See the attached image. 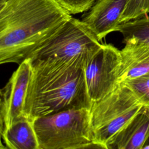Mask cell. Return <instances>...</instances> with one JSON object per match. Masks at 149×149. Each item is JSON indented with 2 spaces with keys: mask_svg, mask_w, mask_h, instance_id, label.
<instances>
[{
  "mask_svg": "<svg viewBox=\"0 0 149 149\" xmlns=\"http://www.w3.org/2000/svg\"><path fill=\"white\" fill-rule=\"evenodd\" d=\"M149 137V107L142 109L107 143V149H143Z\"/></svg>",
  "mask_w": 149,
  "mask_h": 149,
  "instance_id": "cell-9",
  "label": "cell"
},
{
  "mask_svg": "<svg viewBox=\"0 0 149 149\" xmlns=\"http://www.w3.org/2000/svg\"><path fill=\"white\" fill-rule=\"evenodd\" d=\"M149 13V0H129L120 19V24L134 20Z\"/></svg>",
  "mask_w": 149,
  "mask_h": 149,
  "instance_id": "cell-14",
  "label": "cell"
},
{
  "mask_svg": "<svg viewBox=\"0 0 149 149\" xmlns=\"http://www.w3.org/2000/svg\"><path fill=\"white\" fill-rule=\"evenodd\" d=\"M120 50L111 44H102L83 69L86 87L92 104L117 88L120 84Z\"/></svg>",
  "mask_w": 149,
  "mask_h": 149,
  "instance_id": "cell-6",
  "label": "cell"
},
{
  "mask_svg": "<svg viewBox=\"0 0 149 149\" xmlns=\"http://www.w3.org/2000/svg\"><path fill=\"white\" fill-rule=\"evenodd\" d=\"M30 62L32 74L24 105V114L29 119L33 121L72 108L90 109L92 102L83 69L48 62Z\"/></svg>",
  "mask_w": 149,
  "mask_h": 149,
  "instance_id": "cell-2",
  "label": "cell"
},
{
  "mask_svg": "<svg viewBox=\"0 0 149 149\" xmlns=\"http://www.w3.org/2000/svg\"><path fill=\"white\" fill-rule=\"evenodd\" d=\"M81 21L71 17L28 59L84 69L102 44Z\"/></svg>",
  "mask_w": 149,
  "mask_h": 149,
  "instance_id": "cell-3",
  "label": "cell"
},
{
  "mask_svg": "<svg viewBox=\"0 0 149 149\" xmlns=\"http://www.w3.org/2000/svg\"><path fill=\"white\" fill-rule=\"evenodd\" d=\"M123 84L144 106L149 107V74L125 80Z\"/></svg>",
  "mask_w": 149,
  "mask_h": 149,
  "instance_id": "cell-13",
  "label": "cell"
},
{
  "mask_svg": "<svg viewBox=\"0 0 149 149\" xmlns=\"http://www.w3.org/2000/svg\"><path fill=\"white\" fill-rule=\"evenodd\" d=\"M71 17L56 0H0V63L20 64Z\"/></svg>",
  "mask_w": 149,
  "mask_h": 149,
  "instance_id": "cell-1",
  "label": "cell"
},
{
  "mask_svg": "<svg viewBox=\"0 0 149 149\" xmlns=\"http://www.w3.org/2000/svg\"><path fill=\"white\" fill-rule=\"evenodd\" d=\"M123 36L124 41L133 39L149 45V16H144L120 24L116 30Z\"/></svg>",
  "mask_w": 149,
  "mask_h": 149,
  "instance_id": "cell-12",
  "label": "cell"
},
{
  "mask_svg": "<svg viewBox=\"0 0 149 149\" xmlns=\"http://www.w3.org/2000/svg\"><path fill=\"white\" fill-rule=\"evenodd\" d=\"M70 14H77L90 9L98 0H56Z\"/></svg>",
  "mask_w": 149,
  "mask_h": 149,
  "instance_id": "cell-15",
  "label": "cell"
},
{
  "mask_svg": "<svg viewBox=\"0 0 149 149\" xmlns=\"http://www.w3.org/2000/svg\"><path fill=\"white\" fill-rule=\"evenodd\" d=\"M1 136L5 148L39 149L33 122L26 116L13 123Z\"/></svg>",
  "mask_w": 149,
  "mask_h": 149,
  "instance_id": "cell-11",
  "label": "cell"
},
{
  "mask_svg": "<svg viewBox=\"0 0 149 149\" xmlns=\"http://www.w3.org/2000/svg\"><path fill=\"white\" fill-rule=\"evenodd\" d=\"M145 148H149V137L147 139V140L143 146V149H145Z\"/></svg>",
  "mask_w": 149,
  "mask_h": 149,
  "instance_id": "cell-16",
  "label": "cell"
},
{
  "mask_svg": "<svg viewBox=\"0 0 149 149\" xmlns=\"http://www.w3.org/2000/svg\"><path fill=\"white\" fill-rule=\"evenodd\" d=\"M32 66L29 59L20 64L0 91V133L25 117L24 105Z\"/></svg>",
  "mask_w": 149,
  "mask_h": 149,
  "instance_id": "cell-7",
  "label": "cell"
},
{
  "mask_svg": "<svg viewBox=\"0 0 149 149\" xmlns=\"http://www.w3.org/2000/svg\"><path fill=\"white\" fill-rule=\"evenodd\" d=\"M33 122L39 149L102 148L93 141L88 108L69 109Z\"/></svg>",
  "mask_w": 149,
  "mask_h": 149,
  "instance_id": "cell-4",
  "label": "cell"
},
{
  "mask_svg": "<svg viewBox=\"0 0 149 149\" xmlns=\"http://www.w3.org/2000/svg\"><path fill=\"white\" fill-rule=\"evenodd\" d=\"M120 50L121 66L119 83L149 74V45L136 40H128Z\"/></svg>",
  "mask_w": 149,
  "mask_h": 149,
  "instance_id": "cell-10",
  "label": "cell"
},
{
  "mask_svg": "<svg viewBox=\"0 0 149 149\" xmlns=\"http://www.w3.org/2000/svg\"><path fill=\"white\" fill-rule=\"evenodd\" d=\"M143 106L129 88L120 83L112 92L92 104L90 125L93 141L106 148L108 141Z\"/></svg>",
  "mask_w": 149,
  "mask_h": 149,
  "instance_id": "cell-5",
  "label": "cell"
},
{
  "mask_svg": "<svg viewBox=\"0 0 149 149\" xmlns=\"http://www.w3.org/2000/svg\"><path fill=\"white\" fill-rule=\"evenodd\" d=\"M129 0H98L81 21L101 41L117 30Z\"/></svg>",
  "mask_w": 149,
  "mask_h": 149,
  "instance_id": "cell-8",
  "label": "cell"
}]
</instances>
